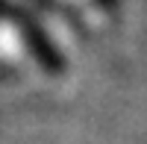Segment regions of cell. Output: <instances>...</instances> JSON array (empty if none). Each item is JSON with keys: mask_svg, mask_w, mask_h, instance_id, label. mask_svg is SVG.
I'll list each match as a JSON object with an SVG mask.
<instances>
[{"mask_svg": "<svg viewBox=\"0 0 147 144\" xmlns=\"http://www.w3.org/2000/svg\"><path fill=\"white\" fill-rule=\"evenodd\" d=\"M0 12L15 21L18 32L24 35V44H27V50L32 53L35 62H38L47 74H62V71H65V59H62V53L56 50V44L50 41V35L44 32L41 24L35 21L32 15H27L24 9H18V6H3V3H0Z\"/></svg>", "mask_w": 147, "mask_h": 144, "instance_id": "1", "label": "cell"}, {"mask_svg": "<svg viewBox=\"0 0 147 144\" xmlns=\"http://www.w3.org/2000/svg\"><path fill=\"white\" fill-rule=\"evenodd\" d=\"M9 77H15V68L12 65H0V79H9Z\"/></svg>", "mask_w": 147, "mask_h": 144, "instance_id": "2", "label": "cell"}, {"mask_svg": "<svg viewBox=\"0 0 147 144\" xmlns=\"http://www.w3.org/2000/svg\"><path fill=\"white\" fill-rule=\"evenodd\" d=\"M97 3H100V6H112L115 0H97Z\"/></svg>", "mask_w": 147, "mask_h": 144, "instance_id": "3", "label": "cell"}]
</instances>
